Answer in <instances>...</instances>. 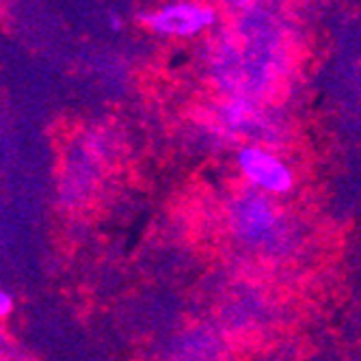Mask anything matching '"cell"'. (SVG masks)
<instances>
[{
    "label": "cell",
    "instance_id": "1",
    "mask_svg": "<svg viewBox=\"0 0 361 361\" xmlns=\"http://www.w3.org/2000/svg\"><path fill=\"white\" fill-rule=\"evenodd\" d=\"M214 20L216 16L210 7L195 3H173L143 16L145 26L167 37H192L214 24Z\"/></svg>",
    "mask_w": 361,
    "mask_h": 361
},
{
    "label": "cell",
    "instance_id": "2",
    "mask_svg": "<svg viewBox=\"0 0 361 361\" xmlns=\"http://www.w3.org/2000/svg\"><path fill=\"white\" fill-rule=\"evenodd\" d=\"M238 167L255 188L271 195L288 192L294 182L286 162L259 147H243L238 152Z\"/></svg>",
    "mask_w": 361,
    "mask_h": 361
},
{
    "label": "cell",
    "instance_id": "3",
    "mask_svg": "<svg viewBox=\"0 0 361 361\" xmlns=\"http://www.w3.org/2000/svg\"><path fill=\"white\" fill-rule=\"evenodd\" d=\"M238 225L247 238H257L271 232L275 225V214L267 200L262 197H249L247 202L240 204L238 210Z\"/></svg>",
    "mask_w": 361,
    "mask_h": 361
},
{
    "label": "cell",
    "instance_id": "4",
    "mask_svg": "<svg viewBox=\"0 0 361 361\" xmlns=\"http://www.w3.org/2000/svg\"><path fill=\"white\" fill-rule=\"evenodd\" d=\"M13 310V299H11V294L7 290L0 288V318H5L9 316Z\"/></svg>",
    "mask_w": 361,
    "mask_h": 361
}]
</instances>
